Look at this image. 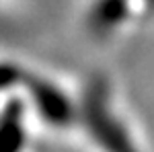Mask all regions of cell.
<instances>
[{
	"label": "cell",
	"instance_id": "1",
	"mask_svg": "<svg viewBox=\"0 0 154 152\" xmlns=\"http://www.w3.org/2000/svg\"><path fill=\"white\" fill-rule=\"evenodd\" d=\"M154 21V0H86L84 31L95 39H113Z\"/></svg>",
	"mask_w": 154,
	"mask_h": 152
}]
</instances>
